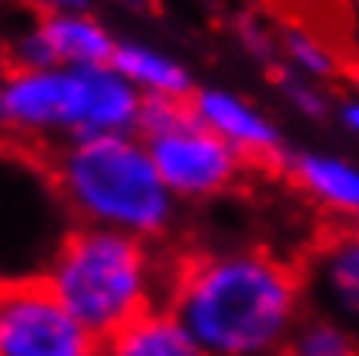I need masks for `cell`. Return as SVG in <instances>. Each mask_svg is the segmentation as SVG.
I'll use <instances>...</instances> for the list:
<instances>
[{
    "label": "cell",
    "instance_id": "cell-1",
    "mask_svg": "<svg viewBox=\"0 0 359 356\" xmlns=\"http://www.w3.org/2000/svg\"><path fill=\"white\" fill-rule=\"evenodd\" d=\"M163 305L208 356H276L308 287L301 263L269 249L183 253L163 273Z\"/></svg>",
    "mask_w": 359,
    "mask_h": 356
},
{
    "label": "cell",
    "instance_id": "cell-4",
    "mask_svg": "<svg viewBox=\"0 0 359 356\" xmlns=\"http://www.w3.org/2000/svg\"><path fill=\"white\" fill-rule=\"evenodd\" d=\"M42 277L97 343L163 305V277L145 239L118 228L73 225L55 242Z\"/></svg>",
    "mask_w": 359,
    "mask_h": 356
},
{
    "label": "cell",
    "instance_id": "cell-11",
    "mask_svg": "<svg viewBox=\"0 0 359 356\" xmlns=\"http://www.w3.org/2000/svg\"><path fill=\"white\" fill-rule=\"evenodd\" d=\"M287 177L301 187L318 204H328L332 211H342L359 222V170L332 159V156H297L290 159Z\"/></svg>",
    "mask_w": 359,
    "mask_h": 356
},
{
    "label": "cell",
    "instance_id": "cell-3",
    "mask_svg": "<svg viewBox=\"0 0 359 356\" xmlns=\"http://www.w3.org/2000/svg\"><path fill=\"white\" fill-rule=\"evenodd\" d=\"M45 180L76 225L163 235L173 222V194L163 183L145 142L132 135H90L42 156Z\"/></svg>",
    "mask_w": 359,
    "mask_h": 356
},
{
    "label": "cell",
    "instance_id": "cell-6",
    "mask_svg": "<svg viewBox=\"0 0 359 356\" xmlns=\"http://www.w3.org/2000/svg\"><path fill=\"white\" fill-rule=\"evenodd\" d=\"M145 149L170 194L180 197H218L231 190L242 173H249L242 156L218 132L201 125V118H190L170 132L149 138Z\"/></svg>",
    "mask_w": 359,
    "mask_h": 356
},
{
    "label": "cell",
    "instance_id": "cell-2",
    "mask_svg": "<svg viewBox=\"0 0 359 356\" xmlns=\"http://www.w3.org/2000/svg\"><path fill=\"white\" fill-rule=\"evenodd\" d=\"M138 104L111 66H0V145L42 163L62 142L135 132Z\"/></svg>",
    "mask_w": 359,
    "mask_h": 356
},
{
    "label": "cell",
    "instance_id": "cell-9",
    "mask_svg": "<svg viewBox=\"0 0 359 356\" xmlns=\"http://www.w3.org/2000/svg\"><path fill=\"white\" fill-rule=\"evenodd\" d=\"M201 125L218 132L242 156L249 173H287L290 156L283 152V138L266 118L228 90H194L190 93Z\"/></svg>",
    "mask_w": 359,
    "mask_h": 356
},
{
    "label": "cell",
    "instance_id": "cell-8",
    "mask_svg": "<svg viewBox=\"0 0 359 356\" xmlns=\"http://www.w3.org/2000/svg\"><path fill=\"white\" fill-rule=\"evenodd\" d=\"M301 270L308 301L359 336V222L318 232Z\"/></svg>",
    "mask_w": 359,
    "mask_h": 356
},
{
    "label": "cell",
    "instance_id": "cell-16",
    "mask_svg": "<svg viewBox=\"0 0 359 356\" xmlns=\"http://www.w3.org/2000/svg\"><path fill=\"white\" fill-rule=\"evenodd\" d=\"M128 7H138V11H152L156 7V0H125Z\"/></svg>",
    "mask_w": 359,
    "mask_h": 356
},
{
    "label": "cell",
    "instance_id": "cell-5",
    "mask_svg": "<svg viewBox=\"0 0 359 356\" xmlns=\"http://www.w3.org/2000/svg\"><path fill=\"white\" fill-rule=\"evenodd\" d=\"M100 343L42 273L0 280V356H93Z\"/></svg>",
    "mask_w": 359,
    "mask_h": 356
},
{
    "label": "cell",
    "instance_id": "cell-12",
    "mask_svg": "<svg viewBox=\"0 0 359 356\" xmlns=\"http://www.w3.org/2000/svg\"><path fill=\"white\" fill-rule=\"evenodd\" d=\"M111 70L121 73L138 93H163V97H190L194 93L187 70L173 62L170 55L145 48V45L118 42L114 55H111Z\"/></svg>",
    "mask_w": 359,
    "mask_h": 356
},
{
    "label": "cell",
    "instance_id": "cell-10",
    "mask_svg": "<svg viewBox=\"0 0 359 356\" xmlns=\"http://www.w3.org/2000/svg\"><path fill=\"white\" fill-rule=\"evenodd\" d=\"M100 356H208L197 339L187 332V325L166 305H156L149 312L132 318L125 329H118L111 339L100 343Z\"/></svg>",
    "mask_w": 359,
    "mask_h": 356
},
{
    "label": "cell",
    "instance_id": "cell-14",
    "mask_svg": "<svg viewBox=\"0 0 359 356\" xmlns=\"http://www.w3.org/2000/svg\"><path fill=\"white\" fill-rule=\"evenodd\" d=\"M25 4H32L39 14H48V11H80L83 7V0H25Z\"/></svg>",
    "mask_w": 359,
    "mask_h": 356
},
{
    "label": "cell",
    "instance_id": "cell-7",
    "mask_svg": "<svg viewBox=\"0 0 359 356\" xmlns=\"http://www.w3.org/2000/svg\"><path fill=\"white\" fill-rule=\"evenodd\" d=\"M118 39L80 11L39 14L4 48V66H111Z\"/></svg>",
    "mask_w": 359,
    "mask_h": 356
},
{
    "label": "cell",
    "instance_id": "cell-17",
    "mask_svg": "<svg viewBox=\"0 0 359 356\" xmlns=\"http://www.w3.org/2000/svg\"><path fill=\"white\" fill-rule=\"evenodd\" d=\"M93 356H100V350H97V353H93Z\"/></svg>",
    "mask_w": 359,
    "mask_h": 356
},
{
    "label": "cell",
    "instance_id": "cell-15",
    "mask_svg": "<svg viewBox=\"0 0 359 356\" xmlns=\"http://www.w3.org/2000/svg\"><path fill=\"white\" fill-rule=\"evenodd\" d=\"M342 121L359 135V100H346V107H342Z\"/></svg>",
    "mask_w": 359,
    "mask_h": 356
},
{
    "label": "cell",
    "instance_id": "cell-13",
    "mask_svg": "<svg viewBox=\"0 0 359 356\" xmlns=\"http://www.w3.org/2000/svg\"><path fill=\"white\" fill-rule=\"evenodd\" d=\"M276 356H359V336L339 318L311 308L290 329Z\"/></svg>",
    "mask_w": 359,
    "mask_h": 356
}]
</instances>
